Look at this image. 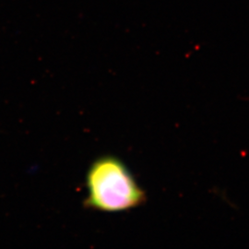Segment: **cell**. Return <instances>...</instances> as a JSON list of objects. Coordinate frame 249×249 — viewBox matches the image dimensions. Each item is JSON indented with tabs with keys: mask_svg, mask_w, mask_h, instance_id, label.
Here are the masks:
<instances>
[{
	"mask_svg": "<svg viewBox=\"0 0 249 249\" xmlns=\"http://www.w3.org/2000/svg\"><path fill=\"white\" fill-rule=\"evenodd\" d=\"M85 205L103 213H120L145 201V193L123 161L113 156L95 160L89 167Z\"/></svg>",
	"mask_w": 249,
	"mask_h": 249,
	"instance_id": "obj_1",
	"label": "cell"
}]
</instances>
